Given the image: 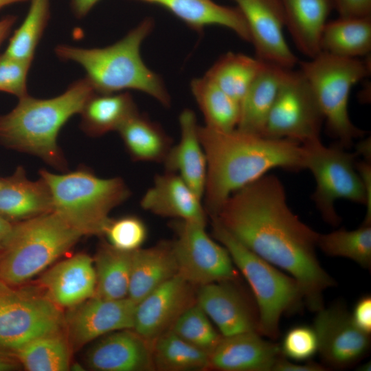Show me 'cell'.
<instances>
[{
    "label": "cell",
    "instance_id": "1",
    "mask_svg": "<svg viewBox=\"0 0 371 371\" xmlns=\"http://www.w3.org/2000/svg\"><path fill=\"white\" fill-rule=\"evenodd\" d=\"M211 218L250 251L293 277L310 311L324 306V292L336 282L317 258L319 233L291 210L278 177L265 175L234 192Z\"/></svg>",
    "mask_w": 371,
    "mask_h": 371
},
{
    "label": "cell",
    "instance_id": "2",
    "mask_svg": "<svg viewBox=\"0 0 371 371\" xmlns=\"http://www.w3.org/2000/svg\"><path fill=\"white\" fill-rule=\"evenodd\" d=\"M207 163L204 207L210 217L235 192L270 170L304 169L302 146L289 139H273L237 128L222 131L199 126Z\"/></svg>",
    "mask_w": 371,
    "mask_h": 371
},
{
    "label": "cell",
    "instance_id": "3",
    "mask_svg": "<svg viewBox=\"0 0 371 371\" xmlns=\"http://www.w3.org/2000/svg\"><path fill=\"white\" fill-rule=\"evenodd\" d=\"M95 92L85 77L52 98L38 99L28 94L19 98L11 111L0 115V143L36 155L52 166L65 169L66 161L57 144L58 133L71 117L80 113Z\"/></svg>",
    "mask_w": 371,
    "mask_h": 371
},
{
    "label": "cell",
    "instance_id": "4",
    "mask_svg": "<svg viewBox=\"0 0 371 371\" xmlns=\"http://www.w3.org/2000/svg\"><path fill=\"white\" fill-rule=\"evenodd\" d=\"M153 25L151 19H144L122 39L106 47L87 49L63 44L56 46L54 52L62 60L79 64L97 93L135 89L168 107L170 98L163 80L147 67L139 52Z\"/></svg>",
    "mask_w": 371,
    "mask_h": 371
},
{
    "label": "cell",
    "instance_id": "5",
    "mask_svg": "<svg viewBox=\"0 0 371 371\" xmlns=\"http://www.w3.org/2000/svg\"><path fill=\"white\" fill-rule=\"evenodd\" d=\"M51 192L53 212L84 235H103L109 214L131 191L120 177L100 178L79 168L65 174L40 170Z\"/></svg>",
    "mask_w": 371,
    "mask_h": 371
},
{
    "label": "cell",
    "instance_id": "6",
    "mask_svg": "<svg viewBox=\"0 0 371 371\" xmlns=\"http://www.w3.org/2000/svg\"><path fill=\"white\" fill-rule=\"evenodd\" d=\"M212 221L214 237L226 248L251 289L259 313L258 333L277 339L282 316L297 313L305 305L299 282L245 247L217 221Z\"/></svg>",
    "mask_w": 371,
    "mask_h": 371
},
{
    "label": "cell",
    "instance_id": "7",
    "mask_svg": "<svg viewBox=\"0 0 371 371\" xmlns=\"http://www.w3.org/2000/svg\"><path fill=\"white\" fill-rule=\"evenodd\" d=\"M82 236L54 212L13 223L0 251V280L21 286L69 251Z\"/></svg>",
    "mask_w": 371,
    "mask_h": 371
},
{
    "label": "cell",
    "instance_id": "8",
    "mask_svg": "<svg viewBox=\"0 0 371 371\" xmlns=\"http://www.w3.org/2000/svg\"><path fill=\"white\" fill-rule=\"evenodd\" d=\"M300 71L307 80L326 122L328 135L336 144L348 149L366 131L350 120L348 100L352 87L368 77L370 64L359 58H344L321 52L299 61Z\"/></svg>",
    "mask_w": 371,
    "mask_h": 371
},
{
    "label": "cell",
    "instance_id": "9",
    "mask_svg": "<svg viewBox=\"0 0 371 371\" xmlns=\"http://www.w3.org/2000/svg\"><path fill=\"white\" fill-rule=\"evenodd\" d=\"M65 329V314L41 287L14 286L0 280V359L18 363L31 340Z\"/></svg>",
    "mask_w": 371,
    "mask_h": 371
},
{
    "label": "cell",
    "instance_id": "10",
    "mask_svg": "<svg viewBox=\"0 0 371 371\" xmlns=\"http://www.w3.org/2000/svg\"><path fill=\"white\" fill-rule=\"evenodd\" d=\"M301 145L304 169L311 171L316 183L312 199L326 223L332 226L340 224L341 218L335 205L338 199L367 205V194L355 167V153L336 143L326 146L321 139Z\"/></svg>",
    "mask_w": 371,
    "mask_h": 371
},
{
    "label": "cell",
    "instance_id": "11",
    "mask_svg": "<svg viewBox=\"0 0 371 371\" xmlns=\"http://www.w3.org/2000/svg\"><path fill=\"white\" fill-rule=\"evenodd\" d=\"M324 122L314 93L302 73L290 69L268 115L262 135L300 144L321 139Z\"/></svg>",
    "mask_w": 371,
    "mask_h": 371
},
{
    "label": "cell",
    "instance_id": "12",
    "mask_svg": "<svg viewBox=\"0 0 371 371\" xmlns=\"http://www.w3.org/2000/svg\"><path fill=\"white\" fill-rule=\"evenodd\" d=\"M172 225L176 234L171 243L178 275L199 286L238 280L239 274L229 252L207 235L205 226L181 220Z\"/></svg>",
    "mask_w": 371,
    "mask_h": 371
},
{
    "label": "cell",
    "instance_id": "13",
    "mask_svg": "<svg viewBox=\"0 0 371 371\" xmlns=\"http://www.w3.org/2000/svg\"><path fill=\"white\" fill-rule=\"evenodd\" d=\"M313 321L323 365L338 370L352 368L369 353L370 334L359 329L341 302L318 310Z\"/></svg>",
    "mask_w": 371,
    "mask_h": 371
},
{
    "label": "cell",
    "instance_id": "14",
    "mask_svg": "<svg viewBox=\"0 0 371 371\" xmlns=\"http://www.w3.org/2000/svg\"><path fill=\"white\" fill-rule=\"evenodd\" d=\"M135 308L128 297L111 300L93 296L68 309L65 331L72 350L110 333L133 329Z\"/></svg>",
    "mask_w": 371,
    "mask_h": 371
},
{
    "label": "cell",
    "instance_id": "15",
    "mask_svg": "<svg viewBox=\"0 0 371 371\" xmlns=\"http://www.w3.org/2000/svg\"><path fill=\"white\" fill-rule=\"evenodd\" d=\"M247 23L256 57L291 69L298 64L286 43L284 11L280 0H232Z\"/></svg>",
    "mask_w": 371,
    "mask_h": 371
},
{
    "label": "cell",
    "instance_id": "16",
    "mask_svg": "<svg viewBox=\"0 0 371 371\" xmlns=\"http://www.w3.org/2000/svg\"><path fill=\"white\" fill-rule=\"evenodd\" d=\"M236 282L204 284L199 286L196 293V302L223 336L258 330L259 313L255 299L240 289Z\"/></svg>",
    "mask_w": 371,
    "mask_h": 371
},
{
    "label": "cell",
    "instance_id": "17",
    "mask_svg": "<svg viewBox=\"0 0 371 371\" xmlns=\"http://www.w3.org/2000/svg\"><path fill=\"white\" fill-rule=\"evenodd\" d=\"M192 286L177 274L136 304L133 330L151 344L196 302Z\"/></svg>",
    "mask_w": 371,
    "mask_h": 371
},
{
    "label": "cell",
    "instance_id": "18",
    "mask_svg": "<svg viewBox=\"0 0 371 371\" xmlns=\"http://www.w3.org/2000/svg\"><path fill=\"white\" fill-rule=\"evenodd\" d=\"M40 287L60 309H69L95 295L93 258L77 254L53 265L41 276Z\"/></svg>",
    "mask_w": 371,
    "mask_h": 371
},
{
    "label": "cell",
    "instance_id": "19",
    "mask_svg": "<svg viewBox=\"0 0 371 371\" xmlns=\"http://www.w3.org/2000/svg\"><path fill=\"white\" fill-rule=\"evenodd\" d=\"M86 363L97 371L154 370L152 344L133 329L100 337L86 355Z\"/></svg>",
    "mask_w": 371,
    "mask_h": 371
},
{
    "label": "cell",
    "instance_id": "20",
    "mask_svg": "<svg viewBox=\"0 0 371 371\" xmlns=\"http://www.w3.org/2000/svg\"><path fill=\"white\" fill-rule=\"evenodd\" d=\"M283 355L279 344L256 331L223 336L209 355V366L220 371H272Z\"/></svg>",
    "mask_w": 371,
    "mask_h": 371
},
{
    "label": "cell",
    "instance_id": "21",
    "mask_svg": "<svg viewBox=\"0 0 371 371\" xmlns=\"http://www.w3.org/2000/svg\"><path fill=\"white\" fill-rule=\"evenodd\" d=\"M141 207L154 214L205 226L207 212L203 200L176 173L157 175L143 195Z\"/></svg>",
    "mask_w": 371,
    "mask_h": 371
},
{
    "label": "cell",
    "instance_id": "22",
    "mask_svg": "<svg viewBox=\"0 0 371 371\" xmlns=\"http://www.w3.org/2000/svg\"><path fill=\"white\" fill-rule=\"evenodd\" d=\"M53 211L50 190L41 177L32 181L23 168L0 179V216L11 223L30 219Z\"/></svg>",
    "mask_w": 371,
    "mask_h": 371
},
{
    "label": "cell",
    "instance_id": "23",
    "mask_svg": "<svg viewBox=\"0 0 371 371\" xmlns=\"http://www.w3.org/2000/svg\"><path fill=\"white\" fill-rule=\"evenodd\" d=\"M180 139L172 146L164 161L165 170L177 174L203 200L207 163L199 137V125L193 111L186 109L179 115Z\"/></svg>",
    "mask_w": 371,
    "mask_h": 371
},
{
    "label": "cell",
    "instance_id": "24",
    "mask_svg": "<svg viewBox=\"0 0 371 371\" xmlns=\"http://www.w3.org/2000/svg\"><path fill=\"white\" fill-rule=\"evenodd\" d=\"M280 1L295 47L308 58L315 57L321 52V35L334 10L333 0Z\"/></svg>",
    "mask_w": 371,
    "mask_h": 371
},
{
    "label": "cell",
    "instance_id": "25",
    "mask_svg": "<svg viewBox=\"0 0 371 371\" xmlns=\"http://www.w3.org/2000/svg\"><path fill=\"white\" fill-rule=\"evenodd\" d=\"M289 70L263 62L262 69L240 102L237 129L262 135L268 115Z\"/></svg>",
    "mask_w": 371,
    "mask_h": 371
},
{
    "label": "cell",
    "instance_id": "26",
    "mask_svg": "<svg viewBox=\"0 0 371 371\" xmlns=\"http://www.w3.org/2000/svg\"><path fill=\"white\" fill-rule=\"evenodd\" d=\"M177 274L171 241L133 251L127 297L137 304Z\"/></svg>",
    "mask_w": 371,
    "mask_h": 371
},
{
    "label": "cell",
    "instance_id": "27",
    "mask_svg": "<svg viewBox=\"0 0 371 371\" xmlns=\"http://www.w3.org/2000/svg\"><path fill=\"white\" fill-rule=\"evenodd\" d=\"M149 3L163 6L196 30L210 25H221L241 39L251 41L247 23L237 7L221 5L212 0H150Z\"/></svg>",
    "mask_w": 371,
    "mask_h": 371
},
{
    "label": "cell",
    "instance_id": "28",
    "mask_svg": "<svg viewBox=\"0 0 371 371\" xmlns=\"http://www.w3.org/2000/svg\"><path fill=\"white\" fill-rule=\"evenodd\" d=\"M138 112L128 92L100 93L95 92L85 102L80 114V128L91 137L102 136L116 131Z\"/></svg>",
    "mask_w": 371,
    "mask_h": 371
},
{
    "label": "cell",
    "instance_id": "29",
    "mask_svg": "<svg viewBox=\"0 0 371 371\" xmlns=\"http://www.w3.org/2000/svg\"><path fill=\"white\" fill-rule=\"evenodd\" d=\"M117 132L135 161L163 163L172 146L164 129L139 112L127 120Z\"/></svg>",
    "mask_w": 371,
    "mask_h": 371
},
{
    "label": "cell",
    "instance_id": "30",
    "mask_svg": "<svg viewBox=\"0 0 371 371\" xmlns=\"http://www.w3.org/2000/svg\"><path fill=\"white\" fill-rule=\"evenodd\" d=\"M320 48L321 52L344 58L368 56L371 51V16L328 21L321 35Z\"/></svg>",
    "mask_w": 371,
    "mask_h": 371
},
{
    "label": "cell",
    "instance_id": "31",
    "mask_svg": "<svg viewBox=\"0 0 371 371\" xmlns=\"http://www.w3.org/2000/svg\"><path fill=\"white\" fill-rule=\"evenodd\" d=\"M133 251L119 250L106 241L99 246L93 259L96 274L94 296L117 300L128 296Z\"/></svg>",
    "mask_w": 371,
    "mask_h": 371
},
{
    "label": "cell",
    "instance_id": "32",
    "mask_svg": "<svg viewBox=\"0 0 371 371\" xmlns=\"http://www.w3.org/2000/svg\"><path fill=\"white\" fill-rule=\"evenodd\" d=\"M71 350L64 329L27 342L16 360L28 371H65L69 368Z\"/></svg>",
    "mask_w": 371,
    "mask_h": 371
},
{
    "label": "cell",
    "instance_id": "33",
    "mask_svg": "<svg viewBox=\"0 0 371 371\" xmlns=\"http://www.w3.org/2000/svg\"><path fill=\"white\" fill-rule=\"evenodd\" d=\"M190 87L205 126L222 131L236 128L240 117L239 102L205 76L192 80Z\"/></svg>",
    "mask_w": 371,
    "mask_h": 371
},
{
    "label": "cell",
    "instance_id": "34",
    "mask_svg": "<svg viewBox=\"0 0 371 371\" xmlns=\"http://www.w3.org/2000/svg\"><path fill=\"white\" fill-rule=\"evenodd\" d=\"M262 65L256 57L228 52L205 76L240 104Z\"/></svg>",
    "mask_w": 371,
    "mask_h": 371
},
{
    "label": "cell",
    "instance_id": "35",
    "mask_svg": "<svg viewBox=\"0 0 371 371\" xmlns=\"http://www.w3.org/2000/svg\"><path fill=\"white\" fill-rule=\"evenodd\" d=\"M155 369L190 371L208 369L209 354L186 341L171 330L152 343Z\"/></svg>",
    "mask_w": 371,
    "mask_h": 371
},
{
    "label": "cell",
    "instance_id": "36",
    "mask_svg": "<svg viewBox=\"0 0 371 371\" xmlns=\"http://www.w3.org/2000/svg\"><path fill=\"white\" fill-rule=\"evenodd\" d=\"M317 247L328 256L348 258L361 267H371V225L362 224L358 229H339L319 234Z\"/></svg>",
    "mask_w": 371,
    "mask_h": 371
},
{
    "label": "cell",
    "instance_id": "37",
    "mask_svg": "<svg viewBox=\"0 0 371 371\" xmlns=\"http://www.w3.org/2000/svg\"><path fill=\"white\" fill-rule=\"evenodd\" d=\"M28 12L14 32L4 53L16 59L32 62L36 49L50 16L49 0H30Z\"/></svg>",
    "mask_w": 371,
    "mask_h": 371
},
{
    "label": "cell",
    "instance_id": "38",
    "mask_svg": "<svg viewBox=\"0 0 371 371\" xmlns=\"http://www.w3.org/2000/svg\"><path fill=\"white\" fill-rule=\"evenodd\" d=\"M170 330L209 355L222 337L196 302L179 317Z\"/></svg>",
    "mask_w": 371,
    "mask_h": 371
},
{
    "label": "cell",
    "instance_id": "39",
    "mask_svg": "<svg viewBox=\"0 0 371 371\" xmlns=\"http://www.w3.org/2000/svg\"><path fill=\"white\" fill-rule=\"evenodd\" d=\"M103 235L113 247L124 251H133L144 243L148 229L144 222L137 216L126 215L115 219L110 218Z\"/></svg>",
    "mask_w": 371,
    "mask_h": 371
},
{
    "label": "cell",
    "instance_id": "40",
    "mask_svg": "<svg viewBox=\"0 0 371 371\" xmlns=\"http://www.w3.org/2000/svg\"><path fill=\"white\" fill-rule=\"evenodd\" d=\"M280 346L285 358L296 361L309 360L318 351L316 333L313 326L292 327L284 335Z\"/></svg>",
    "mask_w": 371,
    "mask_h": 371
},
{
    "label": "cell",
    "instance_id": "41",
    "mask_svg": "<svg viewBox=\"0 0 371 371\" xmlns=\"http://www.w3.org/2000/svg\"><path fill=\"white\" fill-rule=\"evenodd\" d=\"M32 62L0 54V91L19 98L27 95V76Z\"/></svg>",
    "mask_w": 371,
    "mask_h": 371
},
{
    "label": "cell",
    "instance_id": "42",
    "mask_svg": "<svg viewBox=\"0 0 371 371\" xmlns=\"http://www.w3.org/2000/svg\"><path fill=\"white\" fill-rule=\"evenodd\" d=\"M339 17L371 16V0H333Z\"/></svg>",
    "mask_w": 371,
    "mask_h": 371
},
{
    "label": "cell",
    "instance_id": "43",
    "mask_svg": "<svg viewBox=\"0 0 371 371\" xmlns=\"http://www.w3.org/2000/svg\"><path fill=\"white\" fill-rule=\"evenodd\" d=\"M351 317L355 325L361 331L371 333V297L366 295L361 297L355 304Z\"/></svg>",
    "mask_w": 371,
    "mask_h": 371
},
{
    "label": "cell",
    "instance_id": "44",
    "mask_svg": "<svg viewBox=\"0 0 371 371\" xmlns=\"http://www.w3.org/2000/svg\"><path fill=\"white\" fill-rule=\"evenodd\" d=\"M355 167L363 181L368 199L366 214L362 224L371 225V162L365 160L356 161Z\"/></svg>",
    "mask_w": 371,
    "mask_h": 371
},
{
    "label": "cell",
    "instance_id": "45",
    "mask_svg": "<svg viewBox=\"0 0 371 371\" xmlns=\"http://www.w3.org/2000/svg\"><path fill=\"white\" fill-rule=\"evenodd\" d=\"M327 370L323 364L312 362L304 364L293 363L283 356L276 363L272 371H325Z\"/></svg>",
    "mask_w": 371,
    "mask_h": 371
},
{
    "label": "cell",
    "instance_id": "46",
    "mask_svg": "<svg viewBox=\"0 0 371 371\" xmlns=\"http://www.w3.org/2000/svg\"><path fill=\"white\" fill-rule=\"evenodd\" d=\"M100 0H70L71 8L78 19L85 17Z\"/></svg>",
    "mask_w": 371,
    "mask_h": 371
},
{
    "label": "cell",
    "instance_id": "47",
    "mask_svg": "<svg viewBox=\"0 0 371 371\" xmlns=\"http://www.w3.org/2000/svg\"><path fill=\"white\" fill-rule=\"evenodd\" d=\"M16 19V16L12 14L0 19V45L10 34Z\"/></svg>",
    "mask_w": 371,
    "mask_h": 371
},
{
    "label": "cell",
    "instance_id": "48",
    "mask_svg": "<svg viewBox=\"0 0 371 371\" xmlns=\"http://www.w3.org/2000/svg\"><path fill=\"white\" fill-rule=\"evenodd\" d=\"M13 224L0 216V251L10 238Z\"/></svg>",
    "mask_w": 371,
    "mask_h": 371
},
{
    "label": "cell",
    "instance_id": "49",
    "mask_svg": "<svg viewBox=\"0 0 371 371\" xmlns=\"http://www.w3.org/2000/svg\"><path fill=\"white\" fill-rule=\"evenodd\" d=\"M371 141L370 137L363 139L360 141L356 147V151L355 152L357 155H362L365 158V161L370 162L371 160Z\"/></svg>",
    "mask_w": 371,
    "mask_h": 371
},
{
    "label": "cell",
    "instance_id": "50",
    "mask_svg": "<svg viewBox=\"0 0 371 371\" xmlns=\"http://www.w3.org/2000/svg\"><path fill=\"white\" fill-rule=\"evenodd\" d=\"M18 368V363L0 359V371L14 370Z\"/></svg>",
    "mask_w": 371,
    "mask_h": 371
},
{
    "label": "cell",
    "instance_id": "51",
    "mask_svg": "<svg viewBox=\"0 0 371 371\" xmlns=\"http://www.w3.org/2000/svg\"><path fill=\"white\" fill-rule=\"evenodd\" d=\"M27 1H30V0H0V9L3 8V7L12 5V4Z\"/></svg>",
    "mask_w": 371,
    "mask_h": 371
},
{
    "label": "cell",
    "instance_id": "52",
    "mask_svg": "<svg viewBox=\"0 0 371 371\" xmlns=\"http://www.w3.org/2000/svg\"><path fill=\"white\" fill-rule=\"evenodd\" d=\"M371 368V363L370 361L367 362L366 363H363L359 367L357 368V370L360 371H370Z\"/></svg>",
    "mask_w": 371,
    "mask_h": 371
}]
</instances>
